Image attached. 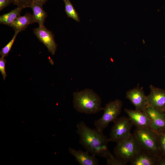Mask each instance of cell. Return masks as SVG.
<instances>
[{
	"label": "cell",
	"mask_w": 165,
	"mask_h": 165,
	"mask_svg": "<svg viewBox=\"0 0 165 165\" xmlns=\"http://www.w3.org/2000/svg\"><path fill=\"white\" fill-rule=\"evenodd\" d=\"M76 129L80 144L90 154L105 158L110 152L108 146V138L103 132L90 128L82 121L77 123Z\"/></svg>",
	"instance_id": "obj_1"
},
{
	"label": "cell",
	"mask_w": 165,
	"mask_h": 165,
	"mask_svg": "<svg viewBox=\"0 0 165 165\" xmlns=\"http://www.w3.org/2000/svg\"><path fill=\"white\" fill-rule=\"evenodd\" d=\"M73 105L78 112L86 114H94L103 110L101 100L100 96L92 90L86 88L74 92Z\"/></svg>",
	"instance_id": "obj_2"
},
{
	"label": "cell",
	"mask_w": 165,
	"mask_h": 165,
	"mask_svg": "<svg viewBox=\"0 0 165 165\" xmlns=\"http://www.w3.org/2000/svg\"><path fill=\"white\" fill-rule=\"evenodd\" d=\"M116 143L113 151L115 156L125 165L130 162L142 148L133 134Z\"/></svg>",
	"instance_id": "obj_3"
},
{
	"label": "cell",
	"mask_w": 165,
	"mask_h": 165,
	"mask_svg": "<svg viewBox=\"0 0 165 165\" xmlns=\"http://www.w3.org/2000/svg\"><path fill=\"white\" fill-rule=\"evenodd\" d=\"M133 134L142 149L160 159L156 132L150 128H136Z\"/></svg>",
	"instance_id": "obj_4"
},
{
	"label": "cell",
	"mask_w": 165,
	"mask_h": 165,
	"mask_svg": "<svg viewBox=\"0 0 165 165\" xmlns=\"http://www.w3.org/2000/svg\"><path fill=\"white\" fill-rule=\"evenodd\" d=\"M123 106L122 101L116 99L107 103L103 108V114L102 116L95 120L94 126L98 131L103 132L111 122H114L120 114Z\"/></svg>",
	"instance_id": "obj_5"
},
{
	"label": "cell",
	"mask_w": 165,
	"mask_h": 165,
	"mask_svg": "<svg viewBox=\"0 0 165 165\" xmlns=\"http://www.w3.org/2000/svg\"><path fill=\"white\" fill-rule=\"evenodd\" d=\"M133 124L128 117H121L114 122L108 138L109 142L117 143L129 138L131 135Z\"/></svg>",
	"instance_id": "obj_6"
},
{
	"label": "cell",
	"mask_w": 165,
	"mask_h": 165,
	"mask_svg": "<svg viewBox=\"0 0 165 165\" xmlns=\"http://www.w3.org/2000/svg\"><path fill=\"white\" fill-rule=\"evenodd\" d=\"M33 33L38 39L47 48L48 51L54 55L57 50V45L52 32L47 29L44 26H39L33 29Z\"/></svg>",
	"instance_id": "obj_7"
},
{
	"label": "cell",
	"mask_w": 165,
	"mask_h": 165,
	"mask_svg": "<svg viewBox=\"0 0 165 165\" xmlns=\"http://www.w3.org/2000/svg\"><path fill=\"white\" fill-rule=\"evenodd\" d=\"M150 92L147 96L148 106L165 112V90L150 86Z\"/></svg>",
	"instance_id": "obj_8"
},
{
	"label": "cell",
	"mask_w": 165,
	"mask_h": 165,
	"mask_svg": "<svg viewBox=\"0 0 165 165\" xmlns=\"http://www.w3.org/2000/svg\"><path fill=\"white\" fill-rule=\"evenodd\" d=\"M126 97L134 106L135 110L145 112L148 106L147 96L139 87H136L128 91Z\"/></svg>",
	"instance_id": "obj_9"
},
{
	"label": "cell",
	"mask_w": 165,
	"mask_h": 165,
	"mask_svg": "<svg viewBox=\"0 0 165 165\" xmlns=\"http://www.w3.org/2000/svg\"><path fill=\"white\" fill-rule=\"evenodd\" d=\"M145 112L151 122V129L157 132L165 130V113L155 108L148 106Z\"/></svg>",
	"instance_id": "obj_10"
},
{
	"label": "cell",
	"mask_w": 165,
	"mask_h": 165,
	"mask_svg": "<svg viewBox=\"0 0 165 165\" xmlns=\"http://www.w3.org/2000/svg\"><path fill=\"white\" fill-rule=\"evenodd\" d=\"M124 110L136 128L151 129L150 119L145 112L127 108Z\"/></svg>",
	"instance_id": "obj_11"
},
{
	"label": "cell",
	"mask_w": 165,
	"mask_h": 165,
	"mask_svg": "<svg viewBox=\"0 0 165 165\" xmlns=\"http://www.w3.org/2000/svg\"><path fill=\"white\" fill-rule=\"evenodd\" d=\"M160 159L142 148L130 162L131 165H159Z\"/></svg>",
	"instance_id": "obj_12"
},
{
	"label": "cell",
	"mask_w": 165,
	"mask_h": 165,
	"mask_svg": "<svg viewBox=\"0 0 165 165\" xmlns=\"http://www.w3.org/2000/svg\"><path fill=\"white\" fill-rule=\"evenodd\" d=\"M70 153L75 158L80 165H97L99 161L96 156L90 154V153L86 151L76 150L73 148H69Z\"/></svg>",
	"instance_id": "obj_13"
},
{
	"label": "cell",
	"mask_w": 165,
	"mask_h": 165,
	"mask_svg": "<svg viewBox=\"0 0 165 165\" xmlns=\"http://www.w3.org/2000/svg\"><path fill=\"white\" fill-rule=\"evenodd\" d=\"M33 23L32 14L28 13L24 15L18 16L9 26L15 31L20 32L24 31L29 25Z\"/></svg>",
	"instance_id": "obj_14"
},
{
	"label": "cell",
	"mask_w": 165,
	"mask_h": 165,
	"mask_svg": "<svg viewBox=\"0 0 165 165\" xmlns=\"http://www.w3.org/2000/svg\"><path fill=\"white\" fill-rule=\"evenodd\" d=\"M42 5L32 2L30 7L33 11L32 16L34 23H37L39 26H43L47 15L44 10Z\"/></svg>",
	"instance_id": "obj_15"
},
{
	"label": "cell",
	"mask_w": 165,
	"mask_h": 165,
	"mask_svg": "<svg viewBox=\"0 0 165 165\" xmlns=\"http://www.w3.org/2000/svg\"><path fill=\"white\" fill-rule=\"evenodd\" d=\"M24 8L17 6L8 13L0 16V23L9 26L19 16Z\"/></svg>",
	"instance_id": "obj_16"
},
{
	"label": "cell",
	"mask_w": 165,
	"mask_h": 165,
	"mask_svg": "<svg viewBox=\"0 0 165 165\" xmlns=\"http://www.w3.org/2000/svg\"><path fill=\"white\" fill-rule=\"evenodd\" d=\"M62 0L65 4V11L68 17L73 19L78 22H79L80 19L78 13L70 0Z\"/></svg>",
	"instance_id": "obj_17"
},
{
	"label": "cell",
	"mask_w": 165,
	"mask_h": 165,
	"mask_svg": "<svg viewBox=\"0 0 165 165\" xmlns=\"http://www.w3.org/2000/svg\"><path fill=\"white\" fill-rule=\"evenodd\" d=\"M156 132L160 159L165 160V130Z\"/></svg>",
	"instance_id": "obj_18"
},
{
	"label": "cell",
	"mask_w": 165,
	"mask_h": 165,
	"mask_svg": "<svg viewBox=\"0 0 165 165\" xmlns=\"http://www.w3.org/2000/svg\"><path fill=\"white\" fill-rule=\"evenodd\" d=\"M18 31H15V33L10 41L1 50L0 55L1 57L5 58L7 57L15 41L16 37L19 33Z\"/></svg>",
	"instance_id": "obj_19"
},
{
	"label": "cell",
	"mask_w": 165,
	"mask_h": 165,
	"mask_svg": "<svg viewBox=\"0 0 165 165\" xmlns=\"http://www.w3.org/2000/svg\"><path fill=\"white\" fill-rule=\"evenodd\" d=\"M106 164L108 165H125L115 156L110 152L106 156Z\"/></svg>",
	"instance_id": "obj_20"
},
{
	"label": "cell",
	"mask_w": 165,
	"mask_h": 165,
	"mask_svg": "<svg viewBox=\"0 0 165 165\" xmlns=\"http://www.w3.org/2000/svg\"><path fill=\"white\" fill-rule=\"evenodd\" d=\"M32 2V0H13V3L24 9L30 7Z\"/></svg>",
	"instance_id": "obj_21"
},
{
	"label": "cell",
	"mask_w": 165,
	"mask_h": 165,
	"mask_svg": "<svg viewBox=\"0 0 165 165\" xmlns=\"http://www.w3.org/2000/svg\"><path fill=\"white\" fill-rule=\"evenodd\" d=\"M6 62V61L4 58L2 57L0 58V72L4 80H5L7 76L5 68Z\"/></svg>",
	"instance_id": "obj_22"
},
{
	"label": "cell",
	"mask_w": 165,
	"mask_h": 165,
	"mask_svg": "<svg viewBox=\"0 0 165 165\" xmlns=\"http://www.w3.org/2000/svg\"><path fill=\"white\" fill-rule=\"evenodd\" d=\"M13 0H0V11L13 3Z\"/></svg>",
	"instance_id": "obj_23"
},
{
	"label": "cell",
	"mask_w": 165,
	"mask_h": 165,
	"mask_svg": "<svg viewBox=\"0 0 165 165\" xmlns=\"http://www.w3.org/2000/svg\"><path fill=\"white\" fill-rule=\"evenodd\" d=\"M48 0H32V2H36L42 5L46 3Z\"/></svg>",
	"instance_id": "obj_24"
},
{
	"label": "cell",
	"mask_w": 165,
	"mask_h": 165,
	"mask_svg": "<svg viewBox=\"0 0 165 165\" xmlns=\"http://www.w3.org/2000/svg\"><path fill=\"white\" fill-rule=\"evenodd\" d=\"M164 113H165V112H164Z\"/></svg>",
	"instance_id": "obj_25"
}]
</instances>
